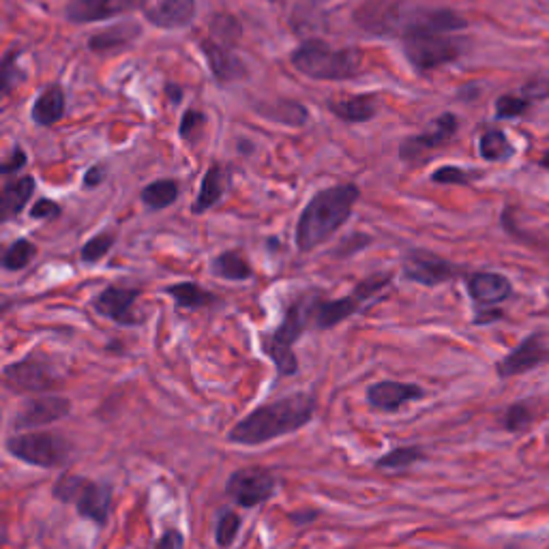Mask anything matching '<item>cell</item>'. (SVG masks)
I'll return each mask as SVG.
<instances>
[{"instance_id":"1","label":"cell","mask_w":549,"mask_h":549,"mask_svg":"<svg viewBox=\"0 0 549 549\" xmlns=\"http://www.w3.org/2000/svg\"><path fill=\"white\" fill-rule=\"evenodd\" d=\"M314 412L316 397L311 393L286 395L251 410L245 419L230 429L228 440L243 444V447H260V444L275 438L299 432L301 427L314 419Z\"/></svg>"},{"instance_id":"2","label":"cell","mask_w":549,"mask_h":549,"mask_svg":"<svg viewBox=\"0 0 549 549\" xmlns=\"http://www.w3.org/2000/svg\"><path fill=\"white\" fill-rule=\"evenodd\" d=\"M365 31L374 35H444L466 22L449 9H408L404 3H372L356 13Z\"/></svg>"},{"instance_id":"3","label":"cell","mask_w":549,"mask_h":549,"mask_svg":"<svg viewBox=\"0 0 549 549\" xmlns=\"http://www.w3.org/2000/svg\"><path fill=\"white\" fill-rule=\"evenodd\" d=\"M359 198L361 189L354 183L320 189L305 204L299 224H296V247L301 251H314L316 247L324 245L350 219Z\"/></svg>"},{"instance_id":"4","label":"cell","mask_w":549,"mask_h":549,"mask_svg":"<svg viewBox=\"0 0 549 549\" xmlns=\"http://www.w3.org/2000/svg\"><path fill=\"white\" fill-rule=\"evenodd\" d=\"M311 299L314 296H301V299L292 301L279 329L260 335L262 352L273 361L279 376H294L299 372V361H296L292 346L307 331V324L311 322Z\"/></svg>"},{"instance_id":"5","label":"cell","mask_w":549,"mask_h":549,"mask_svg":"<svg viewBox=\"0 0 549 549\" xmlns=\"http://www.w3.org/2000/svg\"><path fill=\"white\" fill-rule=\"evenodd\" d=\"M292 65L311 80H352L363 71L359 50H333L322 41H307L292 54Z\"/></svg>"},{"instance_id":"6","label":"cell","mask_w":549,"mask_h":549,"mask_svg":"<svg viewBox=\"0 0 549 549\" xmlns=\"http://www.w3.org/2000/svg\"><path fill=\"white\" fill-rule=\"evenodd\" d=\"M56 500L73 504L78 515L97 526H106L112 507V487L106 483H97L80 474H63L52 487Z\"/></svg>"},{"instance_id":"7","label":"cell","mask_w":549,"mask_h":549,"mask_svg":"<svg viewBox=\"0 0 549 549\" xmlns=\"http://www.w3.org/2000/svg\"><path fill=\"white\" fill-rule=\"evenodd\" d=\"M7 451L22 462L37 468H61L69 462L73 444L61 434L28 432L7 440Z\"/></svg>"},{"instance_id":"8","label":"cell","mask_w":549,"mask_h":549,"mask_svg":"<svg viewBox=\"0 0 549 549\" xmlns=\"http://www.w3.org/2000/svg\"><path fill=\"white\" fill-rule=\"evenodd\" d=\"M3 378L7 387L18 393H52L65 382L56 363L41 352H31L24 359L7 365Z\"/></svg>"},{"instance_id":"9","label":"cell","mask_w":549,"mask_h":549,"mask_svg":"<svg viewBox=\"0 0 549 549\" xmlns=\"http://www.w3.org/2000/svg\"><path fill=\"white\" fill-rule=\"evenodd\" d=\"M275 492H277V479L269 470L258 468V466L234 470L226 483L228 498H232L236 504H241L245 509L264 504L266 500L273 498Z\"/></svg>"},{"instance_id":"10","label":"cell","mask_w":549,"mask_h":549,"mask_svg":"<svg viewBox=\"0 0 549 549\" xmlns=\"http://www.w3.org/2000/svg\"><path fill=\"white\" fill-rule=\"evenodd\" d=\"M457 127L459 121L455 114L447 112L438 116L432 127L419 133V136H412L402 142V146H399V157H402V161L408 163V166H419V163L427 159V153L436 151V148L444 146L455 136Z\"/></svg>"},{"instance_id":"11","label":"cell","mask_w":549,"mask_h":549,"mask_svg":"<svg viewBox=\"0 0 549 549\" xmlns=\"http://www.w3.org/2000/svg\"><path fill=\"white\" fill-rule=\"evenodd\" d=\"M404 50H406L408 61L421 71H432L436 67L453 63L459 56L457 41L444 35L406 37Z\"/></svg>"},{"instance_id":"12","label":"cell","mask_w":549,"mask_h":549,"mask_svg":"<svg viewBox=\"0 0 549 549\" xmlns=\"http://www.w3.org/2000/svg\"><path fill=\"white\" fill-rule=\"evenodd\" d=\"M457 273L459 269L453 262L425 249H412L404 258V277L421 286L434 288L440 284H447V281H451Z\"/></svg>"},{"instance_id":"13","label":"cell","mask_w":549,"mask_h":549,"mask_svg":"<svg viewBox=\"0 0 549 549\" xmlns=\"http://www.w3.org/2000/svg\"><path fill=\"white\" fill-rule=\"evenodd\" d=\"M140 288H129L123 284H112L103 288L95 299L93 307L99 316L108 318L121 326H136L142 322L140 316L133 314V303L140 299Z\"/></svg>"},{"instance_id":"14","label":"cell","mask_w":549,"mask_h":549,"mask_svg":"<svg viewBox=\"0 0 549 549\" xmlns=\"http://www.w3.org/2000/svg\"><path fill=\"white\" fill-rule=\"evenodd\" d=\"M71 402L61 395H39L26 399L16 417V429H37L69 417Z\"/></svg>"},{"instance_id":"15","label":"cell","mask_w":549,"mask_h":549,"mask_svg":"<svg viewBox=\"0 0 549 549\" xmlns=\"http://www.w3.org/2000/svg\"><path fill=\"white\" fill-rule=\"evenodd\" d=\"M549 361V348L541 335H530L522 344H519L511 354L504 356L498 363V376L500 378H513L519 374H526L530 369L539 367L541 363Z\"/></svg>"},{"instance_id":"16","label":"cell","mask_w":549,"mask_h":549,"mask_svg":"<svg viewBox=\"0 0 549 549\" xmlns=\"http://www.w3.org/2000/svg\"><path fill=\"white\" fill-rule=\"evenodd\" d=\"M425 391L419 384L412 382H397V380H380L367 389V402L376 410L382 412H397L402 410L408 402H417L423 399Z\"/></svg>"},{"instance_id":"17","label":"cell","mask_w":549,"mask_h":549,"mask_svg":"<svg viewBox=\"0 0 549 549\" xmlns=\"http://www.w3.org/2000/svg\"><path fill=\"white\" fill-rule=\"evenodd\" d=\"M161 28H181L194 18V0H133Z\"/></svg>"},{"instance_id":"18","label":"cell","mask_w":549,"mask_h":549,"mask_svg":"<svg viewBox=\"0 0 549 549\" xmlns=\"http://www.w3.org/2000/svg\"><path fill=\"white\" fill-rule=\"evenodd\" d=\"M363 299H359L354 292L350 296H344V299H320V296H314L311 299V324L320 331L333 329L339 322H344L346 318L354 316L356 311H361Z\"/></svg>"},{"instance_id":"19","label":"cell","mask_w":549,"mask_h":549,"mask_svg":"<svg viewBox=\"0 0 549 549\" xmlns=\"http://www.w3.org/2000/svg\"><path fill=\"white\" fill-rule=\"evenodd\" d=\"M468 292L470 299L479 307H489L507 301L513 292V286L500 273H474L468 279Z\"/></svg>"},{"instance_id":"20","label":"cell","mask_w":549,"mask_h":549,"mask_svg":"<svg viewBox=\"0 0 549 549\" xmlns=\"http://www.w3.org/2000/svg\"><path fill=\"white\" fill-rule=\"evenodd\" d=\"M35 187L37 183L33 176H16L3 185L0 189V221L3 224L22 215L24 206L35 194Z\"/></svg>"},{"instance_id":"21","label":"cell","mask_w":549,"mask_h":549,"mask_svg":"<svg viewBox=\"0 0 549 549\" xmlns=\"http://www.w3.org/2000/svg\"><path fill=\"white\" fill-rule=\"evenodd\" d=\"M202 50L209 58V65L213 76L221 82V84H230L245 78V65L241 58H236L232 52H228L224 46H217L213 41H204Z\"/></svg>"},{"instance_id":"22","label":"cell","mask_w":549,"mask_h":549,"mask_svg":"<svg viewBox=\"0 0 549 549\" xmlns=\"http://www.w3.org/2000/svg\"><path fill=\"white\" fill-rule=\"evenodd\" d=\"M228 170L224 166H219V163H213V166L206 170L202 183H200V194L194 202V215H202L206 211H211L213 206L224 198L226 189H228Z\"/></svg>"},{"instance_id":"23","label":"cell","mask_w":549,"mask_h":549,"mask_svg":"<svg viewBox=\"0 0 549 549\" xmlns=\"http://www.w3.org/2000/svg\"><path fill=\"white\" fill-rule=\"evenodd\" d=\"M331 112L346 123L372 121L378 112V99L374 95H350L331 103Z\"/></svg>"},{"instance_id":"24","label":"cell","mask_w":549,"mask_h":549,"mask_svg":"<svg viewBox=\"0 0 549 549\" xmlns=\"http://www.w3.org/2000/svg\"><path fill=\"white\" fill-rule=\"evenodd\" d=\"M123 11V0H73L67 7V18L71 22H99L108 20Z\"/></svg>"},{"instance_id":"25","label":"cell","mask_w":549,"mask_h":549,"mask_svg":"<svg viewBox=\"0 0 549 549\" xmlns=\"http://www.w3.org/2000/svg\"><path fill=\"white\" fill-rule=\"evenodd\" d=\"M33 121L41 127H52L65 116V93L61 86H48L33 106Z\"/></svg>"},{"instance_id":"26","label":"cell","mask_w":549,"mask_h":549,"mask_svg":"<svg viewBox=\"0 0 549 549\" xmlns=\"http://www.w3.org/2000/svg\"><path fill=\"white\" fill-rule=\"evenodd\" d=\"M211 273L219 279H228V281H245L251 279L254 275V269H251V264L247 262L243 251H224V254H219L213 258L211 262Z\"/></svg>"},{"instance_id":"27","label":"cell","mask_w":549,"mask_h":549,"mask_svg":"<svg viewBox=\"0 0 549 549\" xmlns=\"http://www.w3.org/2000/svg\"><path fill=\"white\" fill-rule=\"evenodd\" d=\"M166 294L172 296L174 303L183 309H202L217 303V296L209 290H204L194 281H183V284H174L166 288Z\"/></svg>"},{"instance_id":"28","label":"cell","mask_w":549,"mask_h":549,"mask_svg":"<svg viewBox=\"0 0 549 549\" xmlns=\"http://www.w3.org/2000/svg\"><path fill=\"white\" fill-rule=\"evenodd\" d=\"M178 194H181V185H178V181H174V178H159V181L148 183L140 191V200L148 209L163 211L178 200Z\"/></svg>"},{"instance_id":"29","label":"cell","mask_w":549,"mask_h":549,"mask_svg":"<svg viewBox=\"0 0 549 549\" xmlns=\"http://www.w3.org/2000/svg\"><path fill=\"white\" fill-rule=\"evenodd\" d=\"M479 151H481V157L487 161H502L513 155V146L500 129H489L481 136Z\"/></svg>"},{"instance_id":"30","label":"cell","mask_w":549,"mask_h":549,"mask_svg":"<svg viewBox=\"0 0 549 549\" xmlns=\"http://www.w3.org/2000/svg\"><path fill=\"white\" fill-rule=\"evenodd\" d=\"M140 31L133 24H125V26H114L110 28V31L106 33H99L91 39V48L95 52H108V50H114V48H121V46H127V43L136 37Z\"/></svg>"},{"instance_id":"31","label":"cell","mask_w":549,"mask_h":549,"mask_svg":"<svg viewBox=\"0 0 549 549\" xmlns=\"http://www.w3.org/2000/svg\"><path fill=\"white\" fill-rule=\"evenodd\" d=\"M427 455L421 447H399V449H393L389 451L387 455H382L378 462H376V468H382V470H402V468H410L412 464H419L423 462Z\"/></svg>"},{"instance_id":"32","label":"cell","mask_w":549,"mask_h":549,"mask_svg":"<svg viewBox=\"0 0 549 549\" xmlns=\"http://www.w3.org/2000/svg\"><path fill=\"white\" fill-rule=\"evenodd\" d=\"M35 256H37V247L31 241H26V239L13 241L7 247L5 258H3L5 271H22V269H26L28 264L33 262Z\"/></svg>"},{"instance_id":"33","label":"cell","mask_w":549,"mask_h":549,"mask_svg":"<svg viewBox=\"0 0 549 549\" xmlns=\"http://www.w3.org/2000/svg\"><path fill=\"white\" fill-rule=\"evenodd\" d=\"M260 112L266 118H271V121L294 125V127H301L307 121V110L296 101H281V103H275L271 110H260Z\"/></svg>"},{"instance_id":"34","label":"cell","mask_w":549,"mask_h":549,"mask_svg":"<svg viewBox=\"0 0 549 549\" xmlns=\"http://www.w3.org/2000/svg\"><path fill=\"white\" fill-rule=\"evenodd\" d=\"M241 515L232 511V509H226L219 513V519H217V528H215V543L219 547H230L234 545L236 537H239V530H241Z\"/></svg>"},{"instance_id":"35","label":"cell","mask_w":549,"mask_h":549,"mask_svg":"<svg viewBox=\"0 0 549 549\" xmlns=\"http://www.w3.org/2000/svg\"><path fill=\"white\" fill-rule=\"evenodd\" d=\"M114 243H116V232H112V230H106V232L95 234L93 239L88 241V243L82 247V251H80L82 262H86V264H95V262L103 260V258H106V256L110 254V249L114 247Z\"/></svg>"},{"instance_id":"36","label":"cell","mask_w":549,"mask_h":549,"mask_svg":"<svg viewBox=\"0 0 549 549\" xmlns=\"http://www.w3.org/2000/svg\"><path fill=\"white\" fill-rule=\"evenodd\" d=\"M474 178H479L477 170H464L457 166H442L432 174V181L438 185H470Z\"/></svg>"},{"instance_id":"37","label":"cell","mask_w":549,"mask_h":549,"mask_svg":"<svg viewBox=\"0 0 549 549\" xmlns=\"http://www.w3.org/2000/svg\"><path fill=\"white\" fill-rule=\"evenodd\" d=\"M532 423V412L526 404H515L511 406L507 412H504L502 417V427L507 429V432H522L528 425Z\"/></svg>"},{"instance_id":"38","label":"cell","mask_w":549,"mask_h":549,"mask_svg":"<svg viewBox=\"0 0 549 549\" xmlns=\"http://www.w3.org/2000/svg\"><path fill=\"white\" fill-rule=\"evenodd\" d=\"M204 123H206V116L198 110H187L181 118V127H178V133H181L183 140H198L200 133L204 129Z\"/></svg>"},{"instance_id":"39","label":"cell","mask_w":549,"mask_h":549,"mask_svg":"<svg viewBox=\"0 0 549 549\" xmlns=\"http://www.w3.org/2000/svg\"><path fill=\"white\" fill-rule=\"evenodd\" d=\"M391 284V273H376L372 277H367L363 279L359 286L354 288V294L359 296V299L367 301V299H372V296H376L382 288H387Z\"/></svg>"},{"instance_id":"40","label":"cell","mask_w":549,"mask_h":549,"mask_svg":"<svg viewBox=\"0 0 549 549\" xmlns=\"http://www.w3.org/2000/svg\"><path fill=\"white\" fill-rule=\"evenodd\" d=\"M528 110V99L515 97V95H504L496 101V114L500 118H515L522 116Z\"/></svg>"},{"instance_id":"41","label":"cell","mask_w":549,"mask_h":549,"mask_svg":"<svg viewBox=\"0 0 549 549\" xmlns=\"http://www.w3.org/2000/svg\"><path fill=\"white\" fill-rule=\"evenodd\" d=\"M61 204L50 200V198H41L33 204V209H31V217L33 219H41V221H50V219H56V217H61Z\"/></svg>"},{"instance_id":"42","label":"cell","mask_w":549,"mask_h":549,"mask_svg":"<svg viewBox=\"0 0 549 549\" xmlns=\"http://www.w3.org/2000/svg\"><path fill=\"white\" fill-rule=\"evenodd\" d=\"M367 245H372V236L352 234V236H348V239L333 251V254H335V256H344V258H348L350 254H354V251H359V249H363V247H367Z\"/></svg>"},{"instance_id":"43","label":"cell","mask_w":549,"mask_h":549,"mask_svg":"<svg viewBox=\"0 0 549 549\" xmlns=\"http://www.w3.org/2000/svg\"><path fill=\"white\" fill-rule=\"evenodd\" d=\"M26 153H24V148L22 146H13V151L11 155L3 161V166H0V172L3 174H16V172H22L26 168Z\"/></svg>"},{"instance_id":"44","label":"cell","mask_w":549,"mask_h":549,"mask_svg":"<svg viewBox=\"0 0 549 549\" xmlns=\"http://www.w3.org/2000/svg\"><path fill=\"white\" fill-rule=\"evenodd\" d=\"M157 547H170V549H176V547H183L185 545V537L178 530H168L163 532V537H159L155 541Z\"/></svg>"},{"instance_id":"45","label":"cell","mask_w":549,"mask_h":549,"mask_svg":"<svg viewBox=\"0 0 549 549\" xmlns=\"http://www.w3.org/2000/svg\"><path fill=\"white\" fill-rule=\"evenodd\" d=\"M103 178H106V166H93L84 176V187L97 189L103 183Z\"/></svg>"},{"instance_id":"46","label":"cell","mask_w":549,"mask_h":549,"mask_svg":"<svg viewBox=\"0 0 549 549\" xmlns=\"http://www.w3.org/2000/svg\"><path fill=\"white\" fill-rule=\"evenodd\" d=\"M318 515H320L318 511H309V509L294 511V513H290V522L296 526H305L309 522H314V519H318Z\"/></svg>"},{"instance_id":"47","label":"cell","mask_w":549,"mask_h":549,"mask_svg":"<svg viewBox=\"0 0 549 549\" xmlns=\"http://www.w3.org/2000/svg\"><path fill=\"white\" fill-rule=\"evenodd\" d=\"M541 166H543V168H547V170H549V151H547V153H545V155H543V159H541Z\"/></svg>"}]
</instances>
